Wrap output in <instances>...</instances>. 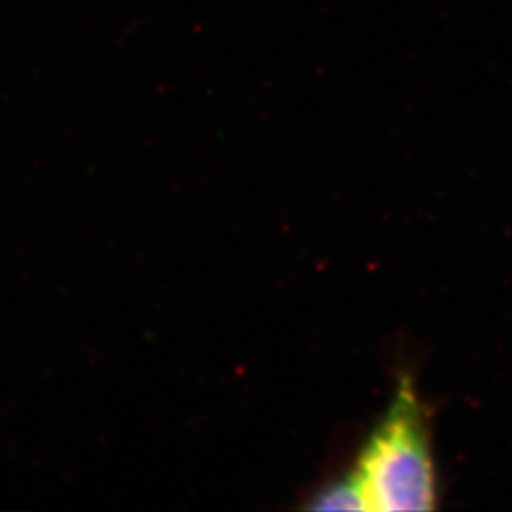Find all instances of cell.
I'll list each match as a JSON object with an SVG mask.
<instances>
[{"label": "cell", "instance_id": "1", "mask_svg": "<svg viewBox=\"0 0 512 512\" xmlns=\"http://www.w3.org/2000/svg\"><path fill=\"white\" fill-rule=\"evenodd\" d=\"M355 473L370 511H429L437 501V476L420 397L401 378L382 423L365 444Z\"/></svg>", "mask_w": 512, "mask_h": 512}, {"label": "cell", "instance_id": "2", "mask_svg": "<svg viewBox=\"0 0 512 512\" xmlns=\"http://www.w3.org/2000/svg\"><path fill=\"white\" fill-rule=\"evenodd\" d=\"M311 511H370L357 473L342 476L323 486L308 505Z\"/></svg>", "mask_w": 512, "mask_h": 512}]
</instances>
